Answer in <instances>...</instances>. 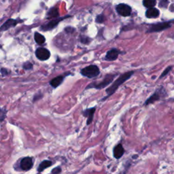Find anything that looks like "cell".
Masks as SVG:
<instances>
[{"instance_id":"6da1fadb","label":"cell","mask_w":174,"mask_h":174,"mask_svg":"<svg viewBox=\"0 0 174 174\" xmlns=\"http://www.w3.org/2000/svg\"><path fill=\"white\" fill-rule=\"evenodd\" d=\"M133 74H134L133 71H130V72H127L123 74H122L120 76L118 77L116 80L113 82V84L105 90L107 96L104 99H103L102 100L103 101L105 100L106 99H108L109 97L112 95L116 91L117 89H118V87L123 84L125 81L129 80V79L131 77Z\"/></svg>"},{"instance_id":"7a4b0ae2","label":"cell","mask_w":174,"mask_h":174,"mask_svg":"<svg viewBox=\"0 0 174 174\" xmlns=\"http://www.w3.org/2000/svg\"><path fill=\"white\" fill-rule=\"evenodd\" d=\"M116 74H108L106 75L105 77L104 78V80H103L100 83H96L93 82L90 84L86 86V89H104L105 87L108 86L110 84H111L112 82L114 77H115Z\"/></svg>"},{"instance_id":"3957f363","label":"cell","mask_w":174,"mask_h":174,"mask_svg":"<svg viewBox=\"0 0 174 174\" xmlns=\"http://www.w3.org/2000/svg\"><path fill=\"white\" fill-rule=\"evenodd\" d=\"M81 74L88 78H93L98 76L100 74V68L95 65H90L81 69Z\"/></svg>"},{"instance_id":"277c9868","label":"cell","mask_w":174,"mask_h":174,"mask_svg":"<svg viewBox=\"0 0 174 174\" xmlns=\"http://www.w3.org/2000/svg\"><path fill=\"white\" fill-rule=\"evenodd\" d=\"M171 26V24L170 22L159 23H156V24H154L150 26L147 32L148 33L159 32V31H163L165 29H167L169 28Z\"/></svg>"},{"instance_id":"5b68a950","label":"cell","mask_w":174,"mask_h":174,"mask_svg":"<svg viewBox=\"0 0 174 174\" xmlns=\"http://www.w3.org/2000/svg\"><path fill=\"white\" fill-rule=\"evenodd\" d=\"M35 56L40 61H46L50 57V51L45 48H40L37 49L35 50Z\"/></svg>"},{"instance_id":"8992f818","label":"cell","mask_w":174,"mask_h":174,"mask_svg":"<svg viewBox=\"0 0 174 174\" xmlns=\"http://www.w3.org/2000/svg\"><path fill=\"white\" fill-rule=\"evenodd\" d=\"M68 17H69V16H68V17H61L60 18H57V19H54L53 21H50L49 23H46L45 25H43L41 26L40 29L42 31H49V30H52L53 29H54V27H56L59 23H60L62 20H63L64 18H66Z\"/></svg>"},{"instance_id":"52a82bcc","label":"cell","mask_w":174,"mask_h":174,"mask_svg":"<svg viewBox=\"0 0 174 174\" xmlns=\"http://www.w3.org/2000/svg\"><path fill=\"white\" fill-rule=\"evenodd\" d=\"M117 13L122 17H129L131 14V8L129 6L125 4V3H120L116 6Z\"/></svg>"},{"instance_id":"ba28073f","label":"cell","mask_w":174,"mask_h":174,"mask_svg":"<svg viewBox=\"0 0 174 174\" xmlns=\"http://www.w3.org/2000/svg\"><path fill=\"white\" fill-rule=\"evenodd\" d=\"M20 167L23 171H29L33 167V159L31 157H24L20 163Z\"/></svg>"},{"instance_id":"9c48e42d","label":"cell","mask_w":174,"mask_h":174,"mask_svg":"<svg viewBox=\"0 0 174 174\" xmlns=\"http://www.w3.org/2000/svg\"><path fill=\"white\" fill-rule=\"evenodd\" d=\"M120 51L116 49H112L107 52L104 57V60L108 61H113L118 59V55L120 54Z\"/></svg>"},{"instance_id":"30bf717a","label":"cell","mask_w":174,"mask_h":174,"mask_svg":"<svg viewBox=\"0 0 174 174\" xmlns=\"http://www.w3.org/2000/svg\"><path fill=\"white\" fill-rule=\"evenodd\" d=\"M95 112V108L86 109L84 110V111L82 112L83 116L87 118V122H86L87 125H89L93 122Z\"/></svg>"},{"instance_id":"8fae6325","label":"cell","mask_w":174,"mask_h":174,"mask_svg":"<svg viewBox=\"0 0 174 174\" xmlns=\"http://www.w3.org/2000/svg\"><path fill=\"white\" fill-rule=\"evenodd\" d=\"M19 22H21V21H18V20L15 19H8V21H6L1 27V31H7L8 29H9L11 27H14L17 25Z\"/></svg>"},{"instance_id":"7c38bea8","label":"cell","mask_w":174,"mask_h":174,"mask_svg":"<svg viewBox=\"0 0 174 174\" xmlns=\"http://www.w3.org/2000/svg\"><path fill=\"white\" fill-rule=\"evenodd\" d=\"M161 89L159 90H157L154 93L152 96H150L147 100H146L145 101V104L144 105H148L149 104H153L154 102H155L158 100H159L160 99H161Z\"/></svg>"},{"instance_id":"4fadbf2b","label":"cell","mask_w":174,"mask_h":174,"mask_svg":"<svg viewBox=\"0 0 174 174\" xmlns=\"http://www.w3.org/2000/svg\"><path fill=\"white\" fill-rule=\"evenodd\" d=\"M125 153L124 148L122 147V145L121 144H118L116 146V147L114 149V156L116 159H119L123 156Z\"/></svg>"},{"instance_id":"5bb4252c","label":"cell","mask_w":174,"mask_h":174,"mask_svg":"<svg viewBox=\"0 0 174 174\" xmlns=\"http://www.w3.org/2000/svg\"><path fill=\"white\" fill-rule=\"evenodd\" d=\"M159 10L155 8H150L146 12V17L148 18H155L159 16Z\"/></svg>"},{"instance_id":"9a60e30c","label":"cell","mask_w":174,"mask_h":174,"mask_svg":"<svg viewBox=\"0 0 174 174\" xmlns=\"http://www.w3.org/2000/svg\"><path fill=\"white\" fill-rule=\"evenodd\" d=\"M64 79H65V76H58L50 80V84L53 86V88L56 89L59 85L62 84V82H63V80H64Z\"/></svg>"},{"instance_id":"2e32d148","label":"cell","mask_w":174,"mask_h":174,"mask_svg":"<svg viewBox=\"0 0 174 174\" xmlns=\"http://www.w3.org/2000/svg\"><path fill=\"white\" fill-rule=\"evenodd\" d=\"M53 162L49 160H44L42 162H41V163L39 165L38 167V172H42L44 170L46 169V168L50 167V166H52Z\"/></svg>"},{"instance_id":"e0dca14e","label":"cell","mask_w":174,"mask_h":174,"mask_svg":"<svg viewBox=\"0 0 174 174\" xmlns=\"http://www.w3.org/2000/svg\"><path fill=\"white\" fill-rule=\"evenodd\" d=\"M34 39L35 41L37 44L39 45H42L43 44H44L46 42V38L45 37L42 35V34H40L38 32H35L34 34Z\"/></svg>"},{"instance_id":"ac0fdd59","label":"cell","mask_w":174,"mask_h":174,"mask_svg":"<svg viewBox=\"0 0 174 174\" xmlns=\"http://www.w3.org/2000/svg\"><path fill=\"white\" fill-rule=\"evenodd\" d=\"M156 0H143V4L145 7L150 8H153L156 5Z\"/></svg>"},{"instance_id":"d6986e66","label":"cell","mask_w":174,"mask_h":174,"mask_svg":"<svg viewBox=\"0 0 174 174\" xmlns=\"http://www.w3.org/2000/svg\"><path fill=\"white\" fill-rule=\"evenodd\" d=\"M58 16H59V12L56 8H51L48 13V17L50 18L57 17Z\"/></svg>"},{"instance_id":"ffe728a7","label":"cell","mask_w":174,"mask_h":174,"mask_svg":"<svg viewBox=\"0 0 174 174\" xmlns=\"http://www.w3.org/2000/svg\"><path fill=\"white\" fill-rule=\"evenodd\" d=\"M33 68V64L30 62H26L23 64V69L25 70H29Z\"/></svg>"},{"instance_id":"44dd1931","label":"cell","mask_w":174,"mask_h":174,"mask_svg":"<svg viewBox=\"0 0 174 174\" xmlns=\"http://www.w3.org/2000/svg\"><path fill=\"white\" fill-rule=\"evenodd\" d=\"M105 17L104 14H100V15H98L97 18H96V22L98 23H104L105 21Z\"/></svg>"},{"instance_id":"7402d4cb","label":"cell","mask_w":174,"mask_h":174,"mask_svg":"<svg viewBox=\"0 0 174 174\" xmlns=\"http://www.w3.org/2000/svg\"><path fill=\"white\" fill-rule=\"evenodd\" d=\"M171 69H172V67H171V66H169L168 68H166V69H165V71L163 72V74H162L161 75L160 78H163L164 76H165L166 75L168 74V73H169Z\"/></svg>"},{"instance_id":"603a6c76","label":"cell","mask_w":174,"mask_h":174,"mask_svg":"<svg viewBox=\"0 0 174 174\" xmlns=\"http://www.w3.org/2000/svg\"><path fill=\"white\" fill-rule=\"evenodd\" d=\"M169 4V2L167 0H161L159 6L162 8H166Z\"/></svg>"},{"instance_id":"cb8c5ba5","label":"cell","mask_w":174,"mask_h":174,"mask_svg":"<svg viewBox=\"0 0 174 174\" xmlns=\"http://www.w3.org/2000/svg\"><path fill=\"white\" fill-rule=\"evenodd\" d=\"M80 40H81V42H82L83 44H88L90 42V39L89 38H88V37L82 36Z\"/></svg>"},{"instance_id":"d4e9b609","label":"cell","mask_w":174,"mask_h":174,"mask_svg":"<svg viewBox=\"0 0 174 174\" xmlns=\"http://www.w3.org/2000/svg\"><path fill=\"white\" fill-rule=\"evenodd\" d=\"M1 74H2V76H8V75L10 74V71L6 68H2Z\"/></svg>"},{"instance_id":"484cf974","label":"cell","mask_w":174,"mask_h":174,"mask_svg":"<svg viewBox=\"0 0 174 174\" xmlns=\"http://www.w3.org/2000/svg\"><path fill=\"white\" fill-rule=\"evenodd\" d=\"M6 110L3 108H2L1 110V121L2 122L6 117Z\"/></svg>"},{"instance_id":"4316f807","label":"cell","mask_w":174,"mask_h":174,"mask_svg":"<svg viewBox=\"0 0 174 174\" xmlns=\"http://www.w3.org/2000/svg\"><path fill=\"white\" fill-rule=\"evenodd\" d=\"M61 172V167H59L54 168L52 170V171H51V173H59Z\"/></svg>"},{"instance_id":"83f0119b","label":"cell","mask_w":174,"mask_h":174,"mask_svg":"<svg viewBox=\"0 0 174 174\" xmlns=\"http://www.w3.org/2000/svg\"><path fill=\"white\" fill-rule=\"evenodd\" d=\"M65 31H67V32H72L73 31H74V29L72 28V27H68V28H66L65 29Z\"/></svg>"}]
</instances>
